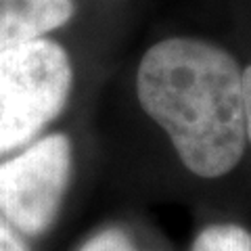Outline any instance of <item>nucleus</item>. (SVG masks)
I'll list each match as a JSON object with an SVG mask.
<instances>
[{
    "label": "nucleus",
    "mask_w": 251,
    "mask_h": 251,
    "mask_svg": "<svg viewBox=\"0 0 251 251\" xmlns=\"http://www.w3.org/2000/svg\"><path fill=\"white\" fill-rule=\"evenodd\" d=\"M241 72L226 49L188 36L159 40L138 63L140 107L197 178L230 174L245 155Z\"/></svg>",
    "instance_id": "obj_1"
},
{
    "label": "nucleus",
    "mask_w": 251,
    "mask_h": 251,
    "mask_svg": "<svg viewBox=\"0 0 251 251\" xmlns=\"http://www.w3.org/2000/svg\"><path fill=\"white\" fill-rule=\"evenodd\" d=\"M72 88L69 52L50 38L0 52V159L40 136L65 109Z\"/></svg>",
    "instance_id": "obj_2"
},
{
    "label": "nucleus",
    "mask_w": 251,
    "mask_h": 251,
    "mask_svg": "<svg viewBox=\"0 0 251 251\" xmlns=\"http://www.w3.org/2000/svg\"><path fill=\"white\" fill-rule=\"evenodd\" d=\"M72 174L69 136H38L0 159V214L29 241L46 237L65 205Z\"/></svg>",
    "instance_id": "obj_3"
},
{
    "label": "nucleus",
    "mask_w": 251,
    "mask_h": 251,
    "mask_svg": "<svg viewBox=\"0 0 251 251\" xmlns=\"http://www.w3.org/2000/svg\"><path fill=\"white\" fill-rule=\"evenodd\" d=\"M74 0H0V52L63 27L74 17Z\"/></svg>",
    "instance_id": "obj_4"
},
{
    "label": "nucleus",
    "mask_w": 251,
    "mask_h": 251,
    "mask_svg": "<svg viewBox=\"0 0 251 251\" xmlns=\"http://www.w3.org/2000/svg\"><path fill=\"white\" fill-rule=\"evenodd\" d=\"M191 251H251V230L234 222L207 224L193 239Z\"/></svg>",
    "instance_id": "obj_5"
},
{
    "label": "nucleus",
    "mask_w": 251,
    "mask_h": 251,
    "mask_svg": "<svg viewBox=\"0 0 251 251\" xmlns=\"http://www.w3.org/2000/svg\"><path fill=\"white\" fill-rule=\"evenodd\" d=\"M77 251H143L128 232L120 226H107V228L94 232L86 239Z\"/></svg>",
    "instance_id": "obj_6"
},
{
    "label": "nucleus",
    "mask_w": 251,
    "mask_h": 251,
    "mask_svg": "<svg viewBox=\"0 0 251 251\" xmlns=\"http://www.w3.org/2000/svg\"><path fill=\"white\" fill-rule=\"evenodd\" d=\"M0 251H34L31 241L0 214Z\"/></svg>",
    "instance_id": "obj_7"
},
{
    "label": "nucleus",
    "mask_w": 251,
    "mask_h": 251,
    "mask_svg": "<svg viewBox=\"0 0 251 251\" xmlns=\"http://www.w3.org/2000/svg\"><path fill=\"white\" fill-rule=\"evenodd\" d=\"M241 103H243V122H245L247 145L251 147V65L241 72Z\"/></svg>",
    "instance_id": "obj_8"
}]
</instances>
